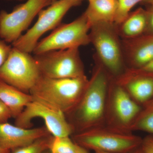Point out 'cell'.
Masks as SVG:
<instances>
[{"label":"cell","instance_id":"cell-1","mask_svg":"<svg viewBox=\"0 0 153 153\" xmlns=\"http://www.w3.org/2000/svg\"><path fill=\"white\" fill-rule=\"evenodd\" d=\"M88 82L85 75L59 79L41 75L29 93L33 99L44 102L66 115L78 104Z\"/></svg>","mask_w":153,"mask_h":153},{"label":"cell","instance_id":"cell-2","mask_svg":"<svg viewBox=\"0 0 153 153\" xmlns=\"http://www.w3.org/2000/svg\"><path fill=\"white\" fill-rule=\"evenodd\" d=\"M107 78L102 68L95 71L88 80L87 86L78 104L65 115L70 117L73 131H83L91 127L103 116L107 87Z\"/></svg>","mask_w":153,"mask_h":153},{"label":"cell","instance_id":"cell-3","mask_svg":"<svg viewBox=\"0 0 153 153\" xmlns=\"http://www.w3.org/2000/svg\"><path fill=\"white\" fill-rule=\"evenodd\" d=\"M76 144L86 150L111 153H129L140 147L139 137L116 131L87 129L72 137Z\"/></svg>","mask_w":153,"mask_h":153},{"label":"cell","instance_id":"cell-4","mask_svg":"<svg viewBox=\"0 0 153 153\" xmlns=\"http://www.w3.org/2000/svg\"><path fill=\"white\" fill-rule=\"evenodd\" d=\"M90 25L84 13L71 23L57 26L51 34L39 41L33 53L37 55L53 50L79 48L90 44Z\"/></svg>","mask_w":153,"mask_h":153},{"label":"cell","instance_id":"cell-5","mask_svg":"<svg viewBox=\"0 0 153 153\" xmlns=\"http://www.w3.org/2000/svg\"><path fill=\"white\" fill-rule=\"evenodd\" d=\"M41 76L36 60L30 53L13 47L0 68V79L28 93Z\"/></svg>","mask_w":153,"mask_h":153},{"label":"cell","instance_id":"cell-6","mask_svg":"<svg viewBox=\"0 0 153 153\" xmlns=\"http://www.w3.org/2000/svg\"><path fill=\"white\" fill-rule=\"evenodd\" d=\"M82 0H58L38 14L37 22L31 29L12 44V46L24 52H33L41 36L59 26L69 10L78 5Z\"/></svg>","mask_w":153,"mask_h":153},{"label":"cell","instance_id":"cell-7","mask_svg":"<svg viewBox=\"0 0 153 153\" xmlns=\"http://www.w3.org/2000/svg\"><path fill=\"white\" fill-rule=\"evenodd\" d=\"M34 57L42 76L59 79L85 75L79 48L49 51Z\"/></svg>","mask_w":153,"mask_h":153},{"label":"cell","instance_id":"cell-8","mask_svg":"<svg viewBox=\"0 0 153 153\" xmlns=\"http://www.w3.org/2000/svg\"><path fill=\"white\" fill-rule=\"evenodd\" d=\"M114 23H101L91 27L89 33L92 43L102 64L114 74L120 72L123 66L122 49Z\"/></svg>","mask_w":153,"mask_h":153},{"label":"cell","instance_id":"cell-9","mask_svg":"<svg viewBox=\"0 0 153 153\" xmlns=\"http://www.w3.org/2000/svg\"><path fill=\"white\" fill-rule=\"evenodd\" d=\"M54 0H27L17 6L11 13L0 12V38L7 43L13 44L33 22L35 17L45 7Z\"/></svg>","mask_w":153,"mask_h":153},{"label":"cell","instance_id":"cell-10","mask_svg":"<svg viewBox=\"0 0 153 153\" xmlns=\"http://www.w3.org/2000/svg\"><path fill=\"white\" fill-rule=\"evenodd\" d=\"M43 119L46 127L51 135L69 137L73 130L67 120L65 114L49 106L44 102L33 99L26 106L15 120V125L25 128H30L33 125V119Z\"/></svg>","mask_w":153,"mask_h":153},{"label":"cell","instance_id":"cell-11","mask_svg":"<svg viewBox=\"0 0 153 153\" xmlns=\"http://www.w3.org/2000/svg\"><path fill=\"white\" fill-rule=\"evenodd\" d=\"M50 135L46 126L25 128L8 122L0 123V147L10 151Z\"/></svg>","mask_w":153,"mask_h":153},{"label":"cell","instance_id":"cell-12","mask_svg":"<svg viewBox=\"0 0 153 153\" xmlns=\"http://www.w3.org/2000/svg\"><path fill=\"white\" fill-rule=\"evenodd\" d=\"M33 100V97L30 94L0 79V100L8 108L12 117L16 118L19 116Z\"/></svg>","mask_w":153,"mask_h":153},{"label":"cell","instance_id":"cell-13","mask_svg":"<svg viewBox=\"0 0 153 153\" xmlns=\"http://www.w3.org/2000/svg\"><path fill=\"white\" fill-rule=\"evenodd\" d=\"M88 2L84 13L90 27L98 23H114L117 0H91Z\"/></svg>","mask_w":153,"mask_h":153},{"label":"cell","instance_id":"cell-14","mask_svg":"<svg viewBox=\"0 0 153 153\" xmlns=\"http://www.w3.org/2000/svg\"><path fill=\"white\" fill-rule=\"evenodd\" d=\"M128 56L135 65L142 68L153 60V36L140 40L127 39Z\"/></svg>","mask_w":153,"mask_h":153},{"label":"cell","instance_id":"cell-15","mask_svg":"<svg viewBox=\"0 0 153 153\" xmlns=\"http://www.w3.org/2000/svg\"><path fill=\"white\" fill-rule=\"evenodd\" d=\"M114 105L116 114L122 123H128L139 112L140 108L121 86L115 90Z\"/></svg>","mask_w":153,"mask_h":153},{"label":"cell","instance_id":"cell-16","mask_svg":"<svg viewBox=\"0 0 153 153\" xmlns=\"http://www.w3.org/2000/svg\"><path fill=\"white\" fill-rule=\"evenodd\" d=\"M147 25L146 10L140 8L129 14L127 18L119 25H120V33L127 39L135 38L146 31Z\"/></svg>","mask_w":153,"mask_h":153},{"label":"cell","instance_id":"cell-17","mask_svg":"<svg viewBox=\"0 0 153 153\" xmlns=\"http://www.w3.org/2000/svg\"><path fill=\"white\" fill-rule=\"evenodd\" d=\"M127 88L138 101L145 102L153 95V78L150 76L131 77L128 79Z\"/></svg>","mask_w":153,"mask_h":153},{"label":"cell","instance_id":"cell-18","mask_svg":"<svg viewBox=\"0 0 153 153\" xmlns=\"http://www.w3.org/2000/svg\"><path fill=\"white\" fill-rule=\"evenodd\" d=\"M49 151L52 153H77L76 144L69 137L50 136Z\"/></svg>","mask_w":153,"mask_h":153},{"label":"cell","instance_id":"cell-19","mask_svg":"<svg viewBox=\"0 0 153 153\" xmlns=\"http://www.w3.org/2000/svg\"><path fill=\"white\" fill-rule=\"evenodd\" d=\"M50 136L38 139L30 144L12 150L10 153H44L49 150Z\"/></svg>","mask_w":153,"mask_h":153},{"label":"cell","instance_id":"cell-20","mask_svg":"<svg viewBox=\"0 0 153 153\" xmlns=\"http://www.w3.org/2000/svg\"><path fill=\"white\" fill-rule=\"evenodd\" d=\"M145 0H117V7L114 23L118 26L129 16L132 9Z\"/></svg>","mask_w":153,"mask_h":153},{"label":"cell","instance_id":"cell-21","mask_svg":"<svg viewBox=\"0 0 153 153\" xmlns=\"http://www.w3.org/2000/svg\"><path fill=\"white\" fill-rule=\"evenodd\" d=\"M137 127L140 130L153 134V109L140 120Z\"/></svg>","mask_w":153,"mask_h":153},{"label":"cell","instance_id":"cell-22","mask_svg":"<svg viewBox=\"0 0 153 153\" xmlns=\"http://www.w3.org/2000/svg\"><path fill=\"white\" fill-rule=\"evenodd\" d=\"M0 38V68L8 57L13 46Z\"/></svg>","mask_w":153,"mask_h":153},{"label":"cell","instance_id":"cell-23","mask_svg":"<svg viewBox=\"0 0 153 153\" xmlns=\"http://www.w3.org/2000/svg\"><path fill=\"white\" fill-rule=\"evenodd\" d=\"M12 117L10 111L5 105L0 100V123L8 122Z\"/></svg>","mask_w":153,"mask_h":153},{"label":"cell","instance_id":"cell-24","mask_svg":"<svg viewBox=\"0 0 153 153\" xmlns=\"http://www.w3.org/2000/svg\"><path fill=\"white\" fill-rule=\"evenodd\" d=\"M140 148L145 153H153V136L146 137L143 140Z\"/></svg>","mask_w":153,"mask_h":153},{"label":"cell","instance_id":"cell-25","mask_svg":"<svg viewBox=\"0 0 153 153\" xmlns=\"http://www.w3.org/2000/svg\"><path fill=\"white\" fill-rule=\"evenodd\" d=\"M146 10L147 25L146 31L153 36V6H151Z\"/></svg>","mask_w":153,"mask_h":153},{"label":"cell","instance_id":"cell-26","mask_svg":"<svg viewBox=\"0 0 153 153\" xmlns=\"http://www.w3.org/2000/svg\"><path fill=\"white\" fill-rule=\"evenodd\" d=\"M143 71L153 74V60L142 68Z\"/></svg>","mask_w":153,"mask_h":153},{"label":"cell","instance_id":"cell-27","mask_svg":"<svg viewBox=\"0 0 153 153\" xmlns=\"http://www.w3.org/2000/svg\"><path fill=\"white\" fill-rule=\"evenodd\" d=\"M76 149L77 153H88L87 150L76 144Z\"/></svg>","mask_w":153,"mask_h":153},{"label":"cell","instance_id":"cell-28","mask_svg":"<svg viewBox=\"0 0 153 153\" xmlns=\"http://www.w3.org/2000/svg\"><path fill=\"white\" fill-rule=\"evenodd\" d=\"M129 153H145L142 150L141 148H140V149L137 148L136 149L132 151L131 152Z\"/></svg>","mask_w":153,"mask_h":153},{"label":"cell","instance_id":"cell-29","mask_svg":"<svg viewBox=\"0 0 153 153\" xmlns=\"http://www.w3.org/2000/svg\"><path fill=\"white\" fill-rule=\"evenodd\" d=\"M11 151L10 150L6 149L0 147V153H10Z\"/></svg>","mask_w":153,"mask_h":153},{"label":"cell","instance_id":"cell-30","mask_svg":"<svg viewBox=\"0 0 153 153\" xmlns=\"http://www.w3.org/2000/svg\"><path fill=\"white\" fill-rule=\"evenodd\" d=\"M144 1L149 4L151 6H153V0H145Z\"/></svg>","mask_w":153,"mask_h":153},{"label":"cell","instance_id":"cell-31","mask_svg":"<svg viewBox=\"0 0 153 153\" xmlns=\"http://www.w3.org/2000/svg\"><path fill=\"white\" fill-rule=\"evenodd\" d=\"M95 152V153H111L105 152H100V151H96V152Z\"/></svg>","mask_w":153,"mask_h":153},{"label":"cell","instance_id":"cell-32","mask_svg":"<svg viewBox=\"0 0 153 153\" xmlns=\"http://www.w3.org/2000/svg\"><path fill=\"white\" fill-rule=\"evenodd\" d=\"M151 105V110L153 109V100L152 102V104Z\"/></svg>","mask_w":153,"mask_h":153},{"label":"cell","instance_id":"cell-33","mask_svg":"<svg viewBox=\"0 0 153 153\" xmlns=\"http://www.w3.org/2000/svg\"><path fill=\"white\" fill-rule=\"evenodd\" d=\"M8 1H23L24 0H8Z\"/></svg>","mask_w":153,"mask_h":153},{"label":"cell","instance_id":"cell-34","mask_svg":"<svg viewBox=\"0 0 153 153\" xmlns=\"http://www.w3.org/2000/svg\"><path fill=\"white\" fill-rule=\"evenodd\" d=\"M44 153H49V150H47Z\"/></svg>","mask_w":153,"mask_h":153},{"label":"cell","instance_id":"cell-35","mask_svg":"<svg viewBox=\"0 0 153 153\" xmlns=\"http://www.w3.org/2000/svg\"><path fill=\"white\" fill-rule=\"evenodd\" d=\"M49 153H52L50 152H49Z\"/></svg>","mask_w":153,"mask_h":153},{"label":"cell","instance_id":"cell-36","mask_svg":"<svg viewBox=\"0 0 153 153\" xmlns=\"http://www.w3.org/2000/svg\"><path fill=\"white\" fill-rule=\"evenodd\" d=\"M88 1H91V0H88Z\"/></svg>","mask_w":153,"mask_h":153}]
</instances>
